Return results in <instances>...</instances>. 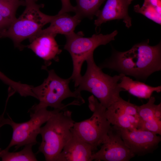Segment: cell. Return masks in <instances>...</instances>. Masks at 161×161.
Returning <instances> with one entry per match:
<instances>
[{"mask_svg": "<svg viewBox=\"0 0 161 161\" xmlns=\"http://www.w3.org/2000/svg\"><path fill=\"white\" fill-rule=\"evenodd\" d=\"M148 40L134 45L124 52L115 51L99 67L107 68L125 75L145 79L161 69V45L151 46Z\"/></svg>", "mask_w": 161, "mask_h": 161, "instance_id": "cell-1", "label": "cell"}, {"mask_svg": "<svg viewBox=\"0 0 161 161\" xmlns=\"http://www.w3.org/2000/svg\"><path fill=\"white\" fill-rule=\"evenodd\" d=\"M46 70L48 72L47 77L41 85L32 87V91L39 103L33 105L29 110L30 112H35L48 107L64 110L70 105H80L79 102L76 100L83 104L84 103L80 93L70 90V77L63 78L58 75L53 69Z\"/></svg>", "mask_w": 161, "mask_h": 161, "instance_id": "cell-2", "label": "cell"}, {"mask_svg": "<svg viewBox=\"0 0 161 161\" xmlns=\"http://www.w3.org/2000/svg\"><path fill=\"white\" fill-rule=\"evenodd\" d=\"M46 124L40 129L42 141L38 151L47 161H55L64 147L72 136L74 121L72 112L68 110L54 109Z\"/></svg>", "mask_w": 161, "mask_h": 161, "instance_id": "cell-3", "label": "cell"}, {"mask_svg": "<svg viewBox=\"0 0 161 161\" xmlns=\"http://www.w3.org/2000/svg\"><path fill=\"white\" fill-rule=\"evenodd\" d=\"M87 68L85 74L80 79L78 88L75 90L81 93L86 91L92 93L106 109L120 97V93L124 90L118 86V83L124 75L111 76L104 73L95 64L93 55L86 61Z\"/></svg>", "mask_w": 161, "mask_h": 161, "instance_id": "cell-4", "label": "cell"}, {"mask_svg": "<svg viewBox=\"0 0 161 161\" xmlns=\"http://www.w3.org/2000/svg\"><path fill=\"white\" fill-rule=\"evenodd\" d=\"M36 1L25 0L26 8L23 13L10 24L0 38H9L16 47L21 50L25 46L21 44L22 41L35 35L44 26L50 22L53 16L42 13L40 9L44 5L37 4Z\"/></svg>", "mask_w": 161, "mask_h": 161, "instance_id": "cell-5", "label": "cell"}, {"mask_svg": "<svg viewBox=\"0 0 161 161\" xmlns=\"http://www.w3.org/2000/svg\"><path fill=\"white\" fill-rule=\"evenodd\" d=\"M117 33L115 30L109 34H94L91 37H85L80 32L65 36L66 42L64 49L69 52L72 57L73 69L70 78L74 82L75 87L78 86L82 77L81 72L83 62L93 55L94 50L99 46L114 40Z\"/></svg>", "mask_w": 161, "mask_h": 161, "instance_id": "cell-6", "label": "cell"}, {"mask_svg": "<svg viewBox=\"0 0 161 161\" xmlns=\"http://www.w3.org/2000/svg\"><path fill=\"white\" fill-rule=\"evenodd\" d=\"M88 106L93 112L89 119L75 122L71 131L82 140L90 145L94 151L102 143L106 137L111 125L105 112L106 109L92 95L88 98Z\"/></svg>", "mask_w": 161, "mask_h": 161, "instance_id": "cell-7", "label": "cell"}, {"mask_svg": "<svg viewBox=\"0 0 161 161\" xmlns=\"http://www.w3.org/2000/svg\"><path fill=\"white\" fill-rule=\"evenodd\" d=\"M54 111V109L49 111L47 108H43L35 112H30V120L20 123H15L9 117L8 125L12 128L13 134L9 144L4 150L8 151L13 146L17 150L28 144H36V138L41 126L47 122Z\"/></svg>", "mask_w": 161, "mask_h": 161, "instance_id": "cell-8", "label": "cell"}, {"mask_svg": "<svg viewBox=\"0 0 161 161\" xmlns=\"http://www.w3.org/2000/svg\"><path fill=\"white\" fill-rule=\"evenodd\" d=\"M100 149L93 153L92 161H128L135 155L125 144L119 127L111 126Z\"/></svg>", "mask_w": 161, "mask_h": 161, "instance_id": "cell-9", "label": "cell"}, {"mask_svg": "<svg viewBox=\"0 0 161 161\" xmlns=\"http://www.w3.org/2000/svg\"><path fill=\"white\" fill-rule=\"evenodd\" d=\"M105 114L107 120L113 126L129 129H138L140 119L137 106L120 96L106 109Z\"/></svg>", "mask_w": 161, "mask_h": 161, "instance_id": "cell-10", "label": "cell"}, {"mask_svg": "<svg viewBox=\"0 0 161 161\" xmlns=\"http://www.w3.org/2000/svg\"><path fill=\"white\" fill-rule=\"evenodd\" d=\"M119 128L125 144L135 155L152 153L161 140L160 136L149 131Z\"/></svg>", "mask_w": 161, "mask_h": 161, "instance_id": "cell-11", "label": "cell"}, {"mask_svg": "<svg viewBox=\"0 0 161 161\" xmlns=\"http://www.w3.org/2000/svg\"><path fill=\"white\" fill-rule=\"evenodd\" d=\"M55 36L49 34H36L29 39L30 43L26 47L44 60V65L42 69H47L52 60L59 61L58 55L62 50L55 40Z\"/></svg>", "mask_w": 161, "mask_h": 161, "instance_id": "cell-12", "label": "cell"}, {"mask_svg": "<svg viewBox=\"0 0 161 161\" xmlns=\"http://www.w3.org/2000/svg\"><path fill=\"white\" fill-rule=\"evenodd\" d=\"M130 4L128 0H107L103 9L95 15L97 18L95 21V25L97 27L108 21L122 19L126 27L129 28L132 25L128 12Z\"/></svg>", "mask_w": 161, "mask_h": 161, "instance_id": "cell-13", "label": "cell"}, {"mask_svg": "<svg viewBox=\"0 0 161 161\" xmlns=\"http://www.w3.org/2000/svg\"><path fill=\"white\" fill-rule=\"evenodd\" d=\"M155 98L151 96L148 102L137 106L140 119L138 129L146 130L161 135V103L155 104Z\"/></svg>", "mask_w": 161, "mask_h": 161, "instance_id": "cell-14", "label": "cell"}, {"mask_svg": "<svg viewBox=\"0 0 161 161\" xmlns=\"http://www.w3.org/2000/svg\"><path fill=\"white\" fill-rule=\"evenodd\" d=\"M71 132V137L64 147L55 161H92L94 151L92 146Z\"/></svg>", "mask_w": 161, "mask_h": 161, "instance_id": "cell-15", "label": "cell"}, {"mask_svg": "<svg viewBox=\"0 0 161 161\" xmlns=\"http://www.w3.org/2000/svg\"><path fill=\"white\" fill-rule=\"evenodd\" d=\"M81 20L76 14L71 16L68 13H58L53 16L49 27L41 30L36 34H49L56 35L60 34L65 36L68 35L74 32L75 28Z\"/></svg>", "mask_w": 161, "mask_h": 161, "instance_id": "cell-16", "label": "cell"}, {"mask_svg": "<svg viewBox=\"0 0 161 161\" xmlns=\"http://www.w3.org/2000/svg\"><path fill=\"white\" fill-rule=\"evenodd\" d=\"M118 86L131 95L140 98L148 99L154 92L161 91V86L153 87L143 82L134 80L125 75L121 78Z\"/></svg>", "mask_w": 161, "mask_h": 161, "instance_id": "cell-17", "label": "cell"}, {"mask_svg": "<svg viewBox=\"0 0 161 161\" xmlns=\"http://www.w3.org/2000/svg\"><path fill=\"white\" fill-rule=\"evenodd\" d=\"M105 0H76L77 5L75 12L81 19L84 18H92Z\"/></svg>", "mask_w": 161, "mask_h": 161, "instance_id": "cell-18", "label": "cell"}, {"mask_svg": "<svg viewBox=\"0 0 161 161\" xmlns=\"http://www.w3.org/2000/svg\"><path fill=\"white\" fill-rule=\"evenodd\" d=\"M33 144L25 145L21 150L11 152L0 150V157L2 161H36L37 160L32 151Z\"/></svg>", "mask_w": 161, "mask_h": 161, "instance_id": "cell-19", "label": "cell"}, {"mask_svg": "<svg viewBox=\"0 0 161 161\" xmlns=\"http://www.w3.org/2000/svg\"><path fill=\"white\" fill-rule=\"evenodd\" d=\"M25 4V1L20 0H0V15L11 23L16 18L18 7Z\"/></svg>", "mask_w": 161, "mask_h": 161, "instance_id": "cell-20", "label": "cell"}, {"mask_svg": "<svg viewBox=\"0 0 161 161\" xmlns=\"http://www.w3.org/2000/svg\"><path fill=\"white\" fill-rule=\"evenodd\" d=\"M134 11L141 13L155 22L161 25V7H156L144 1L141 7L139 4L134 6Z\"/></svg>", "mask_w": 161, "mask_h": 161, "instance_id": "cell-21", "label": "cell"}, {"mask_svg": "<svg viewBox=\"0 0 161 161\" xmlns=\"http://www.w3.org/2000/svg\"><path fill=\"white\" fill-rule=\"evenodd\" d=\"M62 3V7L59 12L58 13H68L70 12L75 11V7L73 6L71 4L70 0H61Z\"/></svg>", "mask_w": 161, "mask_h": 161, "instance_id": "cell-22", "label": "cell"}, {"mask_svg": "<svg viewBox=\"0 0 161 161\" xmlns=\"http://www.w3.org/2000/svg\"><path fill=\"white\" fill-rule=\"evenodd\" d=\"M11 23L0 15V37Z\"/></svg>", "mask_w": 161, "mask_h": 161, "instance_id": "cell-23", "label": "cell"}, {"mask_svg": "<svg viewBox=\"0 0 161 161\" xmlns=\"http://www.w3.org/2000/svg\"><path fill=\"white\" fill-rule=\"evenodd\" d=\"M5 109L2 114L0 115V128L5 125L8 124L9 118H5L4 117Z\"/></svg>", "mask_w": 161, "mask_h": 161, "instance_id": "cell-24", "label": "cell"}, {"mask_svg": "<svg viewBox=\"0 0 161 161\" xmlns=\"http://www.w3.org/2000/svg\"><path fill=\"white\" fill-rule=\"evenodd\" d=\"M133 0H128V1L129 3L131 4V2L133 1Z\"/></svg>", "mask_w": 161, "mask_h": 161, "instance_id": "cell-25", "label": "cell"}]
</instances>
